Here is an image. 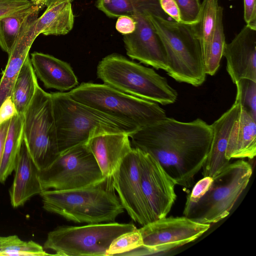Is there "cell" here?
<instances>
[{"label":"cell","mask_w":256,"mask_h":256,"mask_svg":"<svg viewBox=\"0 0 256 256\" xmlns=\"http://www.w3.org/2000/svg\"><path fill=\"white\" fill-rule=\"evenodd\" d=\"M136 27V22L132 16H122L118 18L116 28L117 31L123 35L132 33Z\"/></svg>","instance_id":"8d00e7d4"},{"label":"cell","mask_w":256,"mask_h":256,"mask_svg":"<svg viewBox=\"0 0 256 256\" xmlns=\"http://www.w3.org/2000/svg\"><path fill=\"white\" fill-rule=\"evenodd\" d=\"M18 114L11 96L7 98L0 107V125Z\"/></svg>","instance_id":"74e56055"},{"label":"cell","mask_w":256,"mask_h":256,"mask_svg":"<svg viewBox=\"0 0 256 256\" xmlns=\"http://www.w3.org/2000/svg\"><path fill=\"white\" fill-rule=\"evenodd\" d=\"M145 12L164 46L167 74L178 82L194 86L202 85L206 74L201 46L192 26Z\"/></svg>","instance_id":"277c9868"},{"label":"cell","mask_w":256,"mask_h":256,"mask_svg":"<svg viewBox=\"0 0 256 256\" xmlns=\"http://www.w3.org/2000/svg\"><path fill=\"white\" fill-rule=\"evenodd\" d=\"M60 154L92 137L109 133L128 135L136 126L72 99L68 92L50 93Z\"/></svg>","instance_id":"3957f363"},{"label":"cell","mask_w":256,"mask_h":256,"mask_svg":"<svg viewBox=\"0 0 256 256\" xmlns=\"http://www.w3.org/2000/svg\"><path fill=\"white\" fill-rule=\"evenodd\" d=\"M38 177L43 190L78 189L104 178L87 143L60 153L50 166L39 171Z\"/></svg>","instance_id":"30bf717a"},{"label":"cell","mask_w":256,"mask_h":256,"mask_svg":"<svg viewBox=\"0 0 256 256\" xmlns=\"http://www.w3.org/2000/svg\"><path fill=\"white\" fill-rule=\"evenodd\" d=\"M38 13L32 15L22 28L0 80V107L5 100L11 96L20 70L35 40L34 26Z\"/></svg>","instance_id":"ffe728a7"},{"label":"cell","mask_w":256,"mask_h":256,"mask_svg":"<svg viewBox=\"0 0 256 256\" xmlns=\"http://www.w3.org/2000/svg\"><path fill=\"white\" fill-rule=\"evenodd\" d=\"M236 85V96L240 99L241 104L256 120V82L242 79Z\"/></svg>","instance_id":"4dcf8cb0"},{"label":"cell","mask_w":256,"mask_h":256,"mask_svg":"<svg viewBox=\"0 0 256 256\" xmlns=\"http://www.w3.org/2000/svg\"><path fill=\"white\" fill-rule=\"evenodd\" d=\"M143 244L138 229L124 233L114 239L107 250L106 256L124 255Z\"/></svg>","instance_id":"f546056e"},{"label":"cell","mask_w":256,"mask_h":256,"mask_svg":"<svg viewBox=\"0 0 256 256\" xmlns=\"http://www.w3.org/2000/svg\"><path fill=\"white\" fill-rule=\"evenodd\" d=\"M23 133L40 170L48 168L60 156L51 94L38 84L24 114Z\"/></svg>","instance_id":"9c48e42d"},{"label":"cell","mask_w":256,"mask_h":256,"mask_svg":"<svg viewBox=\"0 0 256 256\" xmlns=\"http://www.w3.org/2000/svg\"><path fill=\"white\" fill-rule=\"evenodd\" d=\"M252 174V166L246 160L229 163L213 177L210 188L198 202L184 208V216L210 224L222 220L230 214Z\"/></svg>","instance_id":"52a82bcc"},{"label":"cell","mask_w":256,"mask_h":256,"mask_svg":"<svg viewBox=\"0 0 256 256\" xmlns=\"http://www.w3.org/2000/svg\"><path fill=\"white\" fill-rule=\"evenodd\" d=\"M160 6L163 12L175 22L182 23L179 8L175 0H159Z\"/></svg>","instance_id":"d590c367"},{"label":"cell","mask_w":256,"mask_h":256,"mask_svg":"<svg viewBox=\"0 0 256 256\" xmlns=\"http://www.w3.org/2000/svg\"><path fill=\"white\" fill-rule=\"evenodd\" d=\"M41 8L36 5L30 8L0 18V47L9 56L23 26Z\"/></svg>","instance_id":"4316f807"},{"label":"cell","mask_w":256,"mask_h":256,"mask_svg":"<svg viewBox=\"0 0 256 256\" xmlns=\"http://www.w3.org/2000/svg\"><path fill=\"white\" fill-rule=\"evenodd\" d=\"M8 239V236H0V250L4 246Z\"/></svg>","instance_id":"ab89813d"},{"label":"cell","mask_w":256,"mask_h":256,"mask_svg":"<svg viewBox=\"0 0 256 256\" xmlns=\"http://www.w3.org/2000/svg\"><path fill=\"white\" fill-rule=\"evenodd\" d=\"M241 103L236 97L234 104L212 124V138L207 160L202 168L204 176L214 177L229 162L225 158L228 140L239 116Z\"/></svg>","instance_id":"e0dca14e"},{"label":"cell","mask_w":256,"mask_h":256,"mask_svg":"<svg viewBox=\"0 0 256 256\" xmlns=\"http://www.w3.org/2000/svg\"><path fill=\"white\" fill-rule=\"evenodd\" d=\"M74 24L72 2L57 0L49 6L35 21L34 36L64 35L72 30Z\"/></svg>","instance_id":"7402d4cb"},{"label":"cell","mask_w":256,"mask_h":256,"mask_svg":"<svg viewBox=\"0 0 256 256\" xmlns=\"http://www.w3.org/2000/svg\"><path fill=\"white\" fill-rule=\"evenodd\" d=\"M38 84L37 77L28 55L18 74L11 96L18 114H24L34 96Z\"/></svg>","instance_id":"d4e9b609"},{"label":"cell","mask_w":256,"mask_h":256,"mask_svg":"<svg viewBox=\"0 0 256 256\" xmlns=\"http://www.w3.org/2000/svg\"><path fill=\"white\" fill-rule=\"evenodd\" d=\"M180 9L183 24L193 26L196 24L200 9V0H175Z\"/></svg>","instance_id":"1f68e13d"},{"label":"cell","mask_w":256,"mask_h":256,"mask_svg":"<svg viewBox=\"0 0 256 256\" xmlns=\"http://www.w3.org/2000/svg\"><path fill=\"white\" fill-rule=\"evenodd\" d=\"M114 189L124 208L135 222H152L141 185L140 150L132 148L112 176Z\"/></svg>","instance_id":"7c38bea8"},{"label":"cell","mask_w":256,"mask_h":256,"mask_svg":"<svg viewBox=\"0 0 256 256\" xmlns=\"http://www.w3.org/2000/svg\"><path fill=\"white\" fill-rule=\"evenodd\" d=\"M30 61L36 77L46 88L64 92L72 90L78 84L76 76L66 62L39 52L32 54Z\"/></svg>","instance_id":"d6986e66"},{"label":"cell","mask_w":256,"mask_h":256,"mask_svg":"<svg viewBox=\"0 0 256 256\" xmlns=\"http://www.w3.org/2000/svg\"><path fill=\"white\" fill-rule=\"evenodd\" d=\"M132 17L136 22L135 30L123 35L127 55L132 60L166 71L168 61L164 46L145 11H136Z\"/></svg>","instance_id":"5bb4252c"},{"label":"cell","mask_w":256,"mask_h":256,"mask_svg":"<svg viewBox=\"0 0 256 256\" xmlns=\"http://www.w3.org/2000/svg\"><path fill=\"white\" fill-rule=\"evenodd\" d=\"M96 75L116 90L158 104H172L177 99L176 91L166 78L119 54L104 58L98 64Z\"/></svg>","instance_id":"5b68a950"},{"label":"cell","mask_w":256,"mask_h":256,"mask_svg":"<svg viewBox=\"0 0 256 256\" xmlns=\"http://www.w3.org/2000/svg\"><path fill=\"white\" fill-rule=\"evenodd\" d=\"M34 3L41 8L45 6L46 0H34Z\"/></svg>","instance_id":"60d3db41"},{"label":"cell","mask_w":256,"mask_h":256,"mask_svg":"<svg viewBox=\"0 0 256 256\" xmlns=\"http://www.w3.org/2000/svg\"><path fill=\"white\" fill-rule=\"evenodd\" d=\"M14 170L10 196L12 206L16 208L43 190L38 177L40 170L31 156L24 133Z\"/></svg>","instance_id":"2e32d148"},{"label":"cell","mask_w":256,"mask_h":256,"mask_svg":"<svg viewBox=\"0 0 256 256\" xmlns=\"http://www.w3.org/2000/svg\"><path fill=\"white\" fill-rule=\"evenodd\" d=\"M256 120L241 104L238 117L228 138L225 154L227 160L254 158L256 155Z\"/></svg>","instance_id":"44dd1931"},{"label":"cell","mask_w":256,"mask_h":256,"mask_svg":"<svg viewBox=\"0 0 256 256\" xmlns=\"http://www.w3.org/2000/svg\"><path fill=\"white\" fill-rule=\"evenodd\" d=\"M129 136L132 147L152 156L176 184L190 188L207 160L212 130L200 118L183 122L166 116Z\"/></svg>","instance_id":"6da1fadb"},{"label":"cell","mask_w":256,"mask_h":256,"mask_svg":"<svg viewBox=\"0 0 256 256\" xmlns=\"http://www.w3.org/2000/svg\"><path fill=\"white\" fill-rule=\"evenodd\" d=\"M210 226V224L199 222L185 216H166L139 228L142 246L124 255H150L173 250L196 240Z\"/></svg>","instance_id":"8fae6325"},{"label":"cell","mask_w":256,"mask_h":256,"mask_svg":"<svg viewBox=\"0 0 256 256\" xmlns=\"http://www.w3.org/2000/svg\"><path fill=\"white\" fill-rule=\"evenodd\" d=\"M223 8L219 6L212 40L206 56L203 60L206 74L214 75L223 56L226 44L223 24Z\"/></svg>","instance_id":"83f0119b"},{"label":"cell","mask_w":256,"mask_h":256,"mask_svg":"<svg viewBox=\"0 0 256 256\" xmlns=\"http://www.w3.org/2000/svg\"><path fill=\"white\" fill-rule=\"evenodd\" d=\"M213 182V178L204 176L193 187L186 198L184 208H188L198 202L207 192Z\"/></svg>","instance_id":"836d02e7"},{"label":"cell","mask_w":256,"mask_h":256,"mask_svg":"<svg viewBox=\"0 0 256 256\" xmlns=\"http://www.w3.org/2000/svg\"><path fill=\"white\" fill-rule=\"evenodd\" d=\"M96 6L112 18L122 16H132L136 11H148L164 16L159 0H97Z\"/></svg>","instance_id":"603a6c76"},{"label":"cell","mask_w":256,"mask_h":256,"mask_svg":"<svg viewBox=\"0 0 256 256\" xmlns=\"http://www.w3.org/2000/svg\"><path fill=\"white\" fill-rule=\"evenodd\" d=\"M24 114H18L10 120L0 166V182L4 184L14 171L23 136Z\"/></svg>","instance_id":"cb8c5ba5"},{"label":"cell","mask_w":256,"mask_h":256,"mask_svg":"<svg viewBox=\"0 0 256 256\" xmlns=\"http://www.w3.org/2000/svg\"><path fill=\"white\" fill-rule=\"evenodd\" d=\"M10 120L6 121L0 125V166L2 159L4 144L9 128Z\"/></svg>","instance_id":"f35d334b"},{"label":"cell","mask_w":256,"mask_h":256,"mask_svg":"<svg viewBox=\"0 0 256 256\" xmlns=\"http://www.w3.org/2000/svg\"><path fill=\"white\" fill-rule=\"evenodd\" d=\"M114 188L112 177L82 188L44 190L40 194L43 208L78 223L114 222L124 208Z\"/></svg>","instance_id":"7a4b0ae2"},{"label":"cell","mask_w":256,"mask_h":256,"mask_svg":"<svg viewBox=\"0 0 256 256\" xmlns=\"http://www.w3.org/2000/svg\"><path fill=\"white\" fill-rule=\"evenodd\" d=\"M226 70L236 84L242 79L256 82V30L245 25L224 52Z\"/></svg>","instance_id":"9a60e30c"},{"label":"cell","mask_w":256,"mask_h":256,"mask_svg":"<svg viewBox=\"0 0 256 256\" xmlns=\"http://www.w3.org/2000/svg\"><path fill=\"white\" fill-rule=\"evenodd\" d=\"M244 18L246 26L256 30V0H244Z\"/></svg>","instance_id":"e575fe53"},{"label":"cell","mask_w":256,"mask_h":256,"mask_svg":"<svg viewBox=\"0 0 256 256\" xmlns=\"http://www.w3.org/2000/svg\"><path fill=\"white\" fill-rule=\"evenodd\" d=\"M30 0V1H32V2H34V0Z\"/></svg>","instance_id":"7bdbcfd3"},{"label":"cell","mask_w":256,"mask_h":256,"mask_svg":"<svg viewBox=\"0 0 256 256\" xmlns=\"http://www.w3.org/2000/svg\"><path fill=\"white\" fill-rule=\"evenodd\" d=\"M52 255L43 247L32 240L25 242L17 236H10L6 246L0 251V256H44Z\"/></svg>","instance_id":"f1b7e54d"},{"label":"cell","mask_w":256,"mask_h":256,"mask_svg":"<svg viewBox=\"0 0 256 256\" xmlns=\"http://www.w3.org/2000/svg\"><path fill=\"white\" fill-rule=\"evenodd\" d=\"M136 228L133 224L114 222L61 226L48 232L44 248L56 256H106L114 239Z\"/></svg>","instance_id":"ba28073f"},{"label":"cell","mask_w":256,"mask_h":256,"mask_svg":"<svg viewBox=\"0 0 256 256\" xmlns=\"http://www.w3.org/2000/svg\"><path fill=\"white\" fill-rule=\"evenodd\" d=\"M36 5L34 2L28 0H0V18Z\"/></svg>","instance_id":"d6a6232c"},{"label":"cell","mask_w":256,"mask_h":256,"mask_svg":"<svg viewBox=\"0 0 256 256\" xmlns=\"http://www.w3.org/2000/svg\"><path fill=\"white\" fill-rule=\"evenodd\" d=\"M67 92L75 100L139 129L166 116L158 104L123 92L104 84L83 82Z\"/></svg>","instance_id":"8992f818"},{"label":"cell","mask_w":256,"mask_h":256,"mask_svg":"<svg viewBox=\"0 0 256 256\" xmlns=\"http://www.w3.org/2000/svg\"><path fill=\"white\" fill-rule=\"evenodd\" d=\"M218 6V0H203L198 22L192 26L201 46L203 60L208 54L212 40Z\"/></svg>","instance_id":"484cf974"},{"label":"cell","mask_w":256,"mask_h":256,"mask_svg":"<svg viewBox=\"0 0 256 256\" xmlns=\"http://www.w3.org/2000/svg\"><path fill=\"white\" fill-rule=\"evenodd\" d=\"M56 0H46L45 6L47 7ZM70 0L72 2L74 0Z\"/></svg>","instance_id":"b9f144b4"},{"label":"cell","mask_w":256,"mask_h":256,"mask_svg":"<svg viewBox=\"0 0 256 256\" xmlns=\"http://www.w3.org/2000/svg\"><path fill=\"white\" fill-rule=\"evenodd\" d=\"M87 144L104 178L112 176L132 148L129 135L125 133L98 135L91 138Z\"/></svg>","instance_id":"ac0fdd59"},{"label":"cell","mask_w":256,"mask_h":256,"mask_svg":"<svg viewBox=\"0 0 256 256\" xmlns=\"http://www.w3.org/2000/svg\"><path fill=\"white\" fill-rule=\"evenodd\" d=\"M139 150L142 188L153 222L170 211L176 198V184L156 160Z\"/></svg>","instance_id":"4fadbf2b"}]
</instances>
